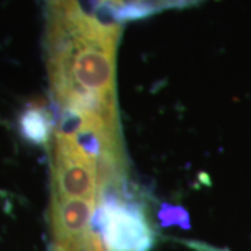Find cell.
<instances>
[{"label": "cell", "mask_w": 251, "mask_h": 251, "mask_svg": "<svg viewBox=\"0 0 251 251\" xmlns=\"http://www.w3.org/2000/svg\"><path fill=\"white\" fill-rule=\"evenodd\" d=\"M197 1L200 0H95L97 6L108 10L122 25L162 10L187 7Z\"/></svg>", "instance_id": "7a4b0ae2"}, {"label": "cell", "mask_w": 251, "mask_h": 251, "mask_svg": "<svg viewBox=\"0 0 251 251\" xmlns=\"http://www.w3.org/2000/svg\"><path fill=\"white\" fill-rule=\"evenodd\" d=\"M27 134L38 143H42L50 133V119L45 112H31L25 120Z\"/></svg>", "instance_id": "3957f363"}, {"label": "cell", "mask_w": 251, "mask_h": 251, "mask_svg": "<svg viewBox=\"0 0 251 251\" xmlns=\"http://www.w3.org/2000/svg\"><path fill=\"white\" fill-rule=\"evenodd\" d=\"M108 251H150L153 232L144 204L127 180L109 186L91 221Z\"/></svg>", "instance_id": "6da1fadb"}]
</instances>
